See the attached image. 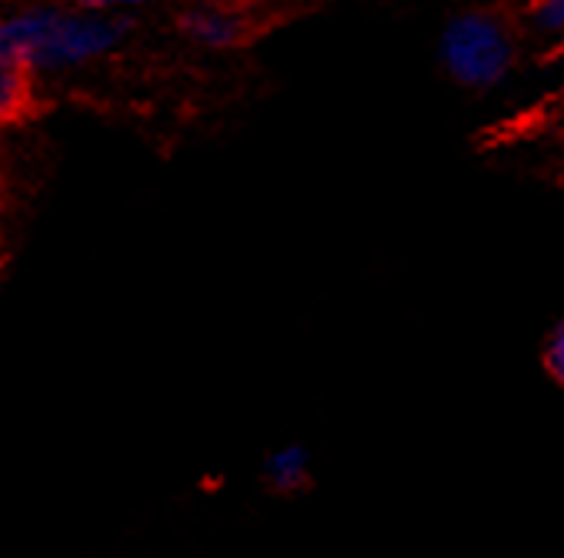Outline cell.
<instances>
[{
  "label": "cell",
  "instance_id": "obj_1",
  "mask_svg": "<svg viewBox=\"0 0 564 558\" xmlns=\"http://www.w3.org/2000/svg\"><path fill=\"white\" fill-rule=\"evenodd\" d=\"M131 34L118 14H87L54 4H18L0 11V64L34 74L80 67L115 54Z\"/></svg>",
  "mask_w": 564,
  "mask_h": 558
},
{
  "label": "cell",
  "instance_id": "obj_2",
  "mask_svg": "<svg viewBox=\"0 0 564 558\" xmlns=\"http://www.w3.org/2000/svg\"><path fill=\"white\" fill-rule=\"evenodd\" d=\"M437 57L444 74L468 90L498 87L518 61L514 28L488 8L462 11L444 24Z\"/></svg>",
  "mask_w": 564,
  "mask_h": 558
},
{
  "label": "cell",
  "instance_id": "obj_3",
  "mask_svg": "<svg viewBox=\"0 0 564 558\" xmlns=\"http://www.w3.org/2000/svg\"><path fill=\"white\" fill-rule=\"evenodd\" d=\"M278 14L254 4H238V0H184L174 14L177 34L204 51H241L258 44Z\"/></svg>",
  "mask_w": 564,
  "mask_h": 558
},
{
  "label": "cell",
  "instance_id": "obj_4",
  "mask_svg": "<svg viewBox=\"0 0 564 558\" xmlns=\"http://www.w3.org/2000/svg\"><path fill=\"white\" fill-rule=\"evenodd\" d=\"M47 104L51 100L41 90V74L18 64H0V131L34 125L44 118Z\"/></svg>",
  "mask_w": 564,
  "mask_h": 558
},
{
  "label": "cell",
  "instance_id": "obj_5",
  "mask_svg": "<svg viewBox=\"0 0 564 558\" xmlns=\"http://www.w3.org/2000/svg\"><path fill=\"white\" fill-rule=\"evenodd\" d=\"M264 482L281 495L301 492L311 482V452L304 444H281L264 459Z\"/></svg>",
  "mask_w": 564,
  "mask_h": 558
},
{
  "label": "cell",
  "instance_id": "obj_6",
  "mask_svg": "<svg viewBox=\"0 0 564 558\" xmlns=\"http://www.w3.org/2000/svg\"><path fill=\"white\" fill-rule=\"evenodd\" d=\"M18 4H54V8L87 11V14H121L128 8L151 4V0H0V11H4V8H18Z\"/></svg>",
  "mask_w": 564,
  "mask_h": 558
},
{
  "label": "cell",
  "instance_id": "obj_7",
  "mask_svg": "<svg viewBox=\"0 0 564 558\" xmlns=\"http://www.w3.org/2000/svg\"><path fill=\"white\" fill-rule=\"evenodd\" d=\"M528 21L541 37L561 41L564 37V0H531Z\"/></svg>",
  "mask_w": 564,
  "mask_h": 558
},
{
  "label": "cell",
  "instance_id": "obj_8",
  "mask_svg": "<svg viewBox=\"0 0 564 558\" xmlns=\"http://www.w3.org/2000/svg\"><path fill=\"white\" fill-rule=\"evenodd\" d=\"M544 368L564 388V318L551 328L547 342H544Z\"/></svg>",
  "mask_w": 564,
  "mask_h": 558
},
{
  "label": "cell",
  "instance_id": "obj_9",
  "mask_svg": "<svg viewBox=\"0 0 564 558\" xmlns=\"http://www.w3.org/2000/svg\"><path fill=\"white\" fill-rule=\"evenodd\" d=\"M238 4H254V8H268V4H274V0H238Z\"/></svg>",
  "mask_w": 564,
  "mask_h": 558
}]
</instances>
